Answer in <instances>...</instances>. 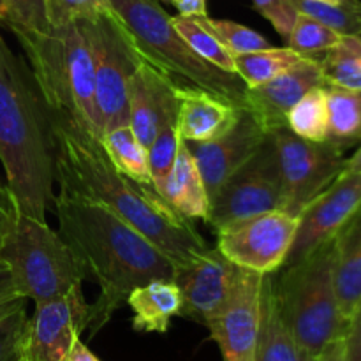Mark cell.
I'll list each match as a JSON object with an SVG mask.
<instances>
[{"label": "cell", "mask_w": 361, "mask_h": 361, "mask_svg": "<svg viewBox=\"0 0 361 361\" xmlns=\"http://www.w3.org/2000/svg\"><path fill=\"white\" fill-rule=\"evenodd\" d=\"M55 182L97 203L150 240L175 268L192 264L210 245L152 185L127 178L113 166L101 140L63 116L48 113Z\"/></svg>", "instance_id": "obj_1"}, {"label": "cell", "mask_w": 361, "mask_h": 361, "mask_svg": "<svg viewBox=\"0 0 361 361\" xmlns=\"http://www.w3.org/2000/svg\"><path fill=\"white\" fill-rule=\"evenodd\" d=\"M51 204L59 233L87 279H94L101 289L92 305V337L127 302L133 289L154 281H173L175 264L137 229L104 207L62 189L53 196Z\"/></svg>", "instance_id": "obj_2"}, {"label": "cell", "mask_w": 361, "mask_h": 361, "mask_svg": "<svg viewBox=\"0 0 361 361\" xmlns=\"http://www.w3.org/2000/svg\"><path fill=\"white\" fill-rule=\"evenodd\" d=\"M0 162L20 214L44 221L53 200L48 111L30 67L0 35Z\"/></svg>", "instance_id": "obj_3"}, {"label": "cell", "mask_w": 361, "mask_h": 361, "mask_svg": "<svg viewBox=\"0 0 361 361\" xmlns=\"http://www.w3.org/2000/svg\"><path fill=\"white\" fill-rule=\"evenodd\" d=\"M46 111L63 116L101 140L95 108L94 63L80 25L48 32L14 30Z\"/></svg>", "instance_id": "obj_4"}, {"label": "cell", "mask_w": 361, "mask_h": 361, "mask_svg": "<svg viewBox=\"0 0 361 361\" xmlns=\"http://www.w3.org/2000/svg\"><path fill=\"white\" fill-rule=\"evenodd\" d=\"M133 37L137 51L175 83L201 88L236 108H247V85L192 51L173 27L159 0H109Z\"/></svg>", "instance_id": "obj_5"}, {"label": "cell", "mask_w": 361, "mask_h": 361, "mask_svg": "<svg viewBox=\"0 0 361 361\" xmlns=\"http://www.w3.org/2000/svg\"><path fill=\"white\" fill-rule=\"evenodd\" d=\"M334 270L335 240L330 238L298 263L275 271L282 316L296 342L314 360L348 331Z\"/></svg>", "instance_id": "obj_6"}, {"label": "cell", "mask_w": 361, "mask_h": 361, "mask_svg": "<svg viewBox=\"0 0 361 361\" xmlns=\"http://www.w3.org/2000/svg\"><path fill=\"white\" fill-rule=\"evenodd\" d=\"M18 293L35 303L59 298L87 279L73 249L46 221L18 214L0 245Z\"/></svg>", "instance_id": "obj_7"}, {"label": "cell", "mask_w": 361, "mask_h": 361, "mask_svg": "<svg viewBox=\"0 0 361 361\" xmlns=\"http://www.w3.org/2000/svg\"><path fill=\"white\" fill-rule=\"evenodd\" d=\"M94 63L95 108L101 133L129 123V81L141 60L116 13L80 21ZM102 140V137H101Z\"/></svg>", "instance_id": "obj_8"}, {"label": "cell", "mask_w": 361, "mask_h": 361, "mask_svg": "<svg viewBox=\"0 0 361 361\" xmlns=\"http://www.w3.org/2000/svg\"><path fill=\"white\" fill-rule=\"evenodd\" d=\"M286 196L271 133L259 150L221 187L212 200L207 224L214 231L274 210H284Z\"/></svg>", "instance_id": "obj_9"}, {"label": "cell", "mask_w": 361, "mask_h": 361, "mask_svg": "<svg viewBox=\"0 0 361 361\" xmlns=\"http://www.w3.org/2000/svg\"><path fill=\"white\" fill-rule=\"evenodd\" d=\"M279 169L284 185V212L300 217L302 212L344 171V152L293 134L288 127L271 130Z\"/></svg>", "instance_id": "obj_10"}, {"label": "cell", "mask_w": 361, "mask_h": 361, "mask_svg": "<svg viewBox=\"0 0 361 361\" xmlns=\"http://www.w3.org/2000/svg\"><path fill=\"white\" fill-rule=\"evenodd\" d=\"M296 231L298 217L274 210L217 229L215 247L243 270L274 274L284 267Z\"/></svg>", "instance_id": "obj_11"}, {"label": "cell", "mask_w": 361, "mask_h": 361, "mask_svg": "<svg viewBox=\"0 0 361 361\" xmlns=\"http://www.w3.org/2000/svg\"><path fill=\"white\" fill-rule=\"evenodd\" d=\"M92 323V305L81 286L59 298L35 303L27 323L25 361H63Z\"/></svg>", "instance_id": "obj_12"}, {"label": "cell", "mask_w": 361, "mask_h": 361, "mask_svg": "<svg viewBox=\"0 0 361 361\" xmlns=\"http://www.w3.org/2000/svg\"><path fill=\"white\" fill-rule=\"evenodd\" d=\"M268 130L250 109L242 108L238 118L221 136L208 141H185L196 161L210 203L221 187L259 150Z\"/></svg>", "instance_id": "obj_13"}, {"label": "cell", "mask_w": 361, "mask_h": 361, "mask_svg": "<svg viewBox=\"0 0 361 361\" xmlns=\"http://www.w3.org/2000/svg\"><path fill=\"white\" fill-rule=\"evenodd\" d=\"M238 271L240 267L231 263L217 247H210L189 267L176 268L173 282L182 295L180 316L208 326L228 305Z\"/></svg>", "instance_id": "obj_14"}, {"label": "cell", "mask_w": 361, "mask_h": 361, "mask_svg": "<svg viewBox=\"0 0 361 361\" xmlns=\"http://www.w3.org/2000/svg\"><path fill=\"white\" fill-rule=\"evenodd\" d=\"M360 208L361 171L341 173L298 217V231L284 267L298 263L321 243L334 238L335 233Z\"/></svg>", "instance_id": "obj_15"}, {"label": "cell", "mask_w": 361, "mask_h": 361, "mask_svg": "<svg viewBox=\"0 0 361 361\" xmlns=\"http://www.w3.org/2000/svg\"><path fill=\"white\" fill-rule=\"evenodd\" d=\"M263 274L240 268L228 305L208 323L224 361H256Z\"/></svg>", "instance_id": "obj_16"}, {"label": "cell", "mask_w": 361, "mask_h": 361, "mask_svg": "<svg viewBox=\"0 0 361 361\" xmlns=\"http://www.w3.org/2000/svg\"><path fill=\"white\" fill-rule=\"evenodd\" d=\"M176 83L141 55L129 81V126L145 148L150 147L159 127L176 122Z\"/></svg>", "instance_id": "obj_17"}, {"label": "cell", "mask_w": 361, "mask_h": 361, "mask_svg": "<svg viewBox=\"0 0 361 361\" xmlns=\"http://www.w3.org/2000/svg\"><path fill=\"white\" fill-rule=\"evenodd\" d=\"M324 80L317 59H303L281 76L259 87L247 88V109L257 116L268 133L286 127L289 109L309 90L323 87Z\"/></svg>", "instance_id": "obj_18"}, {"label": "cell", "mask_w": 361, "mask_h": 361, "mask_svg": "<svg viewBox=\"0 0 361 361\" xmlns=\"http://www.w3.org/2000/svg\"><path fill=\"white\" fill-rule=\"evenodd\" d=\"M176 129L182 141H208L221 136L238 118L242 108L201 88L176 83Z\"/></svg>", "instance_id": "obj_19"}, {"label": "cell", "mask_w": 361, "mask_h": 361, "mask_svg": "<svg viewBox=\"0 0 361 361\" xmlns=\"http://www.w3.org/2000/svg\"><path fill=\"white\" fill-rule=\"evenodd\" d=\"M256 361H316L296 342L289 330L277 295V275L264 274L261 281L259 334Z\"/></svg>", "instance_id": "obj_20"}, {"label": "cell", "mask_w": 361, "mask_h": 361, "mask_svg": "<svg viewBox=\"0 0 361 361\" xmlns=\"http://www.w3.org/2000/svg\"><path fill=\"white\" fill-rule=\"evenodd\" d=\"M335 289L344 319L351 321L361 302V208L335 233Z\"/></svg>", "instance_id": "obj_21"}, {"label": "cell", "mask_w": 361, "mask_h": 361, "mask_svg": "<svg viewBox=\"0 0 361 361\" xmlns=\"http://www.w3.org/2000/svg\"><path fill=\"white\" fill-rule=\"evenodd\" d=\"M164 200L176 214L182 215L187 221L197 219V221L208 222L212 207L210 197L185 141H180L178 155L166 183Z\"/></svg>", "instance_id": "obj_22"}, {"label": "cell", "mask_w": 361, "mask_h": 361, "mask_svg": "<svg viewBox=\"0 0 361 361\" xmlns=\"http://www.w3.org/2000/svg\"><path fill=\"white\" fill-rule=\"evenodd\" d=\"M133 328L141 334H166L173 317L180 316L182 295L173 281H154L133 289L127 296Z\"/></svg>", "instance_id": "obj_23"}, {"label": "cell", "mask_w": 361, "mask_h": 361, "mask_svg": "<svg viewBox=\"0 0 361 361\" xmlns=\"http://www.w3.org/2000/svg\"><path fill=\"white\" fill-rule=\"evenodd\" d=\"M328 106L326 143L345 152L361 143V90L324 85Z\"/></svg>", "instance_id": "obj_24"}, {"label": "cell", "mask_w": 361, "mask_h": 361, "mask_svg": "<svg viewBox=\"0 0 361 361\" xmlns=\"http://www.w3.org/2000/svg\"><path fill=\"white\" fill-rule=\"evenodd\" d=\"M101 143L108 154L109 161L120 173H123L127 178L134 180L141 185L154 187L150 169H148L147 148L141 145L129 123L106 130L102 134Z\"/></svg>", "instance_id": "obj_25"}, {"label": "cell", "mask_w": 361, "mask_h": 361, "mask_svg": "<svg viewBox=\"0 0 361 361\" xmlns=\"http://www.w3.org/2000/svg\"><path fill=\"white\" fill-rule=\"evenodd\" d=\"M324 85L361 90V37L342 35L341 41L317 59Z\"/></svg>", "instance_id": "obj_26"}, {"label": "cell", "mask_w": 361, "mask_h": 361, "mask_svg": "<svg viewBox=\"0 0 361 361\" xmlns=\"http://www.w3.org/2000/svg\"><path fill=\"white\" fill-rule=\"evenodd\" d=\"M303 59L305 56L288 46L286 48L270 46V48L259 49V51L235 56V67L236 74L242 78L247 88H254L281 76L282 73L295 67Z\"/></svg>", "instance_id": "obj_27"}, {"label": "cell", "mask_w": 361, "mask_h": 361, "mask_svg": "<svg viewBox=\"0 0 361 361\" xmlns=\"http://www.w3.org/2000/svg\"><path fill=\"white\" fill-rule=\"evenodd\" d=\"M286 127L314 143H324L328 136V106L326 92L323 87H316L307 92L286 116Z\"/></svg>", "instance_id": "obj_28"}, {"label": "cell", "mask_w": 361, "mask_h": 361, "mask_svg": "<svg viewBox=\"0 0 361 361\" xmlns=\"http://www.w3.org/2000/svg\"><path fill=\"white\" fill-rule=\"evenodd\" d=\"M173 27L176 28L183 41L192 48L196 55L207 60L208 63L215 66L224 73L236 74L235 56L222 46V42L208 30L200 18H185V16H171Z\"/></svg>", "instance_id": "obj_29"}, {"label": "cell", "mask_w": 361, "mask_h": 361, "mask_svg": "<svg viewBox=\"0 0 361 361\" xmlns=\"http://www.w3.org/2000/svg\"><path fill=\"white\" fill-rule=\"evenodd\" d=\"M289 2L298 13L316 18L341 35L361 37V0H344L341 4H324L317 0H289Z\"/></svg>", "instance_id": "obj_30"}, {"label": "cell", "mask_w": 361, "mask_h": 361, "mask_svg": "<svg viewBox=\"0 0 361 361\" xmlns=\"http://www.w3.org/2000/svg\"><path fill=\"white\" fill-rule=\"evenodd\" d=\"M341 39L342 35L328 25L321 23L316 18L298 13L291 34L286 39V42H288V48L295 49L296 53L307 56V59H319L323 53L334 48Z\"/></svg>", "instance_id": "obj_31"}, {"label": "cell", "mask_w": 361, "mask_h": 361, "mask_svg": "<svg viewBox=\"0 0 361 361\" xmlns=\"http://www.w3.org/2000/svg\"><path fill=\"white\" fill-rule=\"evenodd\" d=\"M180 136L178 129H176V122L164 123L159 127L157 134H155L154 141L150 147L147 148L148 154V169H150L152 183H154L155 190L164 197L166 183H168L169 175L175 166L176 155H178L180 148Z\"/></svg>", "instance_id": "obj_32"}, {"label": "cell", "mask_w": 361, "mask_h": 361, "mask_svg": "<svg viewBox=\"0 0 361 361\" xmlns=\"http://www.w3.org/2000/svg\"><path fill=\"white\" fill-rule=\"evenodd\" d=\"M27 298H20L0 310V361H25Z\"/></svg>", "instance_id": "obj_33"}, {"label": "cell", "mask_w": 361, "mask_h": 361, "mask_svg": "<svg viewBox=\"0 0 361 361\" xmlns=\"http://www.w3.org/2000/svg\"><path fill=\"white\" fill-rule=\"evenodd\" d=\"M204 27L222 42L226 49L233 56L245 55V53L259 51V49L270 48V41L259 32L245 27L242 23L229 20H214V18H200Z\"/></svg>", "instance_id": "obj_34"}, {"label": "cell", "mask_w": 361, "mask_h": 361, "mask_svg": "<svg viewBox=\"0 0 361 361\" xmlns=\"http://www.w3.org/2000/svg\"><path fill=\"white\" fill-rule=\"evenodd\" d=\"M111 13L115 9L109 0H46L49 28H62Z\"/></svg>", "instance_id": "obj_35"}, {"label": "cell", "mask_w": 361, "mask_h": 361, "mask_svg": "<svg viewBox=\"0 0 361 361\" xmlns=\"http://www.w3.org/2000/svg\"><path fill=\"white\" fill-rule=\"evenodd\" d=\"M4 27L11 32H48L46 0H9V18Z\"/></svg>", "instance_id": "obj_36"}, {"label": "cell", "mask_w": 361, "mask_h": 361, "mask_svg": "<svg viewBox=\"0 0 361 361\" xmlns=\"http://www.w3.org/2000/svg\"><path fill=\"white\" fill-rule=\"evenodd\" d=\"M252 6L263 18H267L271 27L282 35V39H288L293 30L298 11L293 7L289 0H252Z\"/></svg>", "instance_id": "obj_37"}, {"label": "cell", "mask_w": 361, "mask_h": 361, "mask_svg": "<svg viewBox=\"0 0 361 361\" xmlns=\"http://www.w3.org/2000/svg\"><path fill=\"white\" fill-rule=\"evenodd\" d=\"M18 214H20V210H18L16 201H14L9 187L0 180V245H2L9 229L13 228Z\"/></svg>", "instance_id": "obj_38"}, {"label": "cell", "mask_w": 361, "mask_h": 361, "mask_svg": "<svg viewBox=\"0 0 361 361\" xmlns=\"http://www.w3.org/2000/svg\"><path fill=\"white\" fill-rule=\"evenodd\" d=\"M345 361H361V302L353 314L344 335Z\"/></svg>", "instance_id": "obj_39"}, {"label": "cell", "mask_w": 361, "mask_h": 361, "mask_svg": "<svg viewBox=\"0 0 361 361\" xmlns=\"http://www.w3.org/2000/svg\"><path fill=\"white\" fill-rule=\"evenodd\" d=\"M178 11V16L207 18V0H169Z\"/></svg>", "instance_id": "obj_40"}, {"label": "cell", "mask_w": 361, "mask_h": 361, "mask_svg": "<svg viewBox=\"0 0 361 361\" xmlns=\"http://www.w3.org/2000/svg\"><path fill=\"white\" fill-rule=\"evenodd\" d=\"M20 298H23V296L18 293V289H16V286H14V281H13V277H11L9 270H7V268L0 270V307L7 305V303L16 302V300H20Z\"/></svg>", "instance_id": "obj_41"}, {"label": "cell", "mask_w": 361, "mask_h": 361, "mask_svg": "<svg viewBox=\"0 0 361 361\" xmlns=\"http://www.w3.org/2000/svg\"><path fill=\"white\" fill-rule=\"evenodd\" d=\"M316 361H345V349H344V338L334 342L331 345H328Z\"/></svg>", "instance_id": "obj_42"}, {"label": "cell", "mask_w": 361, "mask_h": 361, "mask_svg": "<svg viewBox=\"0 0 361 361\" xmlns=\"http://www.w3.org/2000/svg\"><path fill=\"white\" fill-rule=\"evenodd\" d=\"M63 361H101V360H99L80 338V341L73 345V349H71V353L67 355V358Z\"/></svg>", "instance_id": "obj_43"}, {"label": "cell", "mask_w": 361, "mask_h": 361, "mask_svg": "<svg viewBox=\"0 0 361 361\" xmlns=\"http://www.w3.org/2000/svg\"><path fill=\"white\" fill-rule=\"evenodd\" d=\"M353 171H361V143L360 147L356 148L355 154H353L349 159H345V166L342 173H353Z\"/></svg>", "instance_id": "obj_44"}, {"label": "cell", "mask_w": 361, "mask_h": 361, "mask_svg": "<svg viewBox=\"0 0 361 361\" xmlns=\"http://www.w3.org/2000/svg\"><path fill=\"white\" fill-rule=\"evenodd\" d=\"M9 18V0H0V25H6Z\"/></svg>", "instance_id": "obj_45"}, {"label": "cell", "mask_w": 361, "mask_h": 361, "mask_svg": "<svg viewBox=\"0 0 361 361\" xmlns=\"http://www.w3.org/2000/svg\"><path fill=\"white\" fill-rule=\"evenodd\" d=\"M317 2H324V4H341L344 0H317Z\"/></svg>", "instance_id": "obj_46"}, {"label": "cell", "mask_w": 361, "mask_h": 361, "mask_svg": "<svg viewBox=\"0 0 361 361\" xmlns=\"http://www.w3.org/2000/svg\"><path fill=\"white\" fill-rule=\"evenodd\" d=\"M4 268H7V267H6V263H4L2 257H0V270H4Z\"/></svg>", "instance_id": "obj_47"}]
</instances>
